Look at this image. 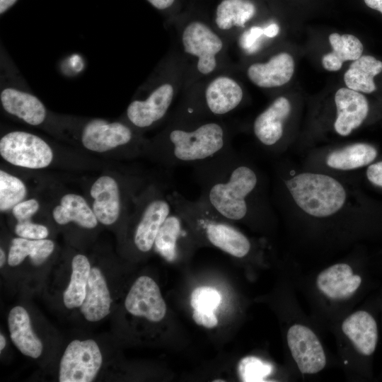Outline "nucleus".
<instances>
[{"instance_id": "nucleus-16", "label": "nucleus", "mask_w": 382, "mask_h": 382, "mask_svg": "<svg viewBox=\"0 0 382 382\" xmlns=\"http://www.w3.org/2000/svg\"><path fill=\"white\" fill-rule=\"evenodd\" d=\"M337 118L334 127L341 136L350 134L367 117L369 103L366 97L358 91L341 88L335 96Z\"/></svg>"}, {"instance_id": "nucleus-22", "label": "nucleus", "mask_w": 382, "mask_h": 382, "mask_svg": "<svg viewBox=\"0 0 382 382\" xmlns=\"http://www.w3.org/2000/svg\"><path fill=\"white\" fill-rule=\"evenodd\" d=\"M243 99L241 86L232 79L219 76L214 79L205 91L207 110L216 115H225L238 106Z\"/></svg>"}, {"instance_id": "nucleus-15", "label": "nucleus", "mask_w": 382, "mask_h": 382, "mask_svg": "<svg viewBox=\"0 0 382 382\" xmlns=\"http://www.w3.org/2000/svg\"><path fill=\"white\" fill-rule=\"evenodd\" d=\"M90 195L93 199L92 209L98 221L104 225L115 223L122 209L118 182L109 175L100 176L92 185Z\"/></svg>"}, {"instance_id": "nucleus-11", "label": "nucleus", "mask_w": 382, "mask_h": 382, "mask_svg": "<svg viewBox=\"0 0 382 382\" xmlns=\"http://www.w3.org/2000/svg\"><path fill=\"white\" fill-rule=\"evenodd\" d=\"M83 146L92 151L105 152L136 142L132 128L124 122L94 118L86 122L80 130Z\"/></svg>"}, {"instance_id": "nucleus-21", "label": "nucleus", "mask_w": 382, "mask_h": 382, "mask_svg": "<svg viewBox=\"0 0 382 382\" xmlns=\"http://www.w3.org/2000/svg\"><path fill=\"white\" fill-rule=\"evenodd\" d=\"M10 337L18 350L25 356L39 357L42 352V343L33 332L30 316L21 306L13 307L8 316Z\"/></svg>"}, {"instance_id": "nucleus-30", "label": "nucleus", "mask_w": 382, "mask_h": 382, "mask_svg": "<svg viewBox=\"0 0 382 382\" xmlns=\"http://www.w3.org/2000/svg\"><path fill=\"white\" fill-rule=\"evenodd\" d=\"M27 195L24 183L18 178L4 170H0V210L12 209L23 201Z\"/></svg>"}, {"instance_id": "nucleus-29", "label": "nucleus", "mask_w": 382, "mask_h": 382, "mask_svg": "<svg viewBox=\"0 0 382 382\" xmlns=\"http://www.w3.org/2000/svg\"><path fill=\"white\" fill-rule=\"evenodd\" d=\"M255 13V7L248 0H224L217 7L216 23L221 30L244 27Z\"/></svg>"}, {"instance_id": "nucleus-42", "label": "nucleus", "mask_w": 382, "mask_h": 382, "mask_svg": "<svg viewBox=\"0 0 382 382\" xmlns=\"http://www.w3.org/2000/svg\"><path fill=\"white\" fill-rule=\"evenodd\" d=\"M6 261V255L2 248L0 249V267H2Z\"/></svg>"}, {"instance_id": "nucleus-37", "label": "nucleus", "mask_w": 382, "mask_h": 382, "mask_svg": "<svg viewBox=\"0 0 382 382\" xmlns=\"http://www.w3.org/2000/svg\"><path fill=\"white\" fill-rule=\"evenodd\" d=\"M366 176L371 183L382 187V161L369 166L366 170Z\"/></svg>"}, {"instance_id": "nucleus-6", "label": "nucleus", "mask_w": 382, "mask_h": 382, "mask_svg": "<svg viewBox=\"0 0 382 382\" xmlns=\"http://www.w3.org/2000/svg\"><path fill=\"white\" fill-rule=\"evenodd\" d=\"M338 352L347 370L354 357H370L377 346L378 326L374 316L364 310L350 312L332 329Z\"/></svg>"}, {"instance_id": "nucleus-14", "label": "nucleus", "mask_w": 382, "mask_h": 382, "mask_svg": "<svg viewBox=\"0 0 382 382\" xmlns=\"http://www.w3.org/2000/svg\"><path fill=\"white\" fill-rule=\"evenodd\" d=\"M173 98V88L163 83L153 90L144 100H134L128 105L126 115L135 127L145 129L163 118Z\"/></svg>"}, {"instance_id": "nucleus-12", "label": "nucleus", "mask_w": 382, "mask_h": 382, "mask_svg": "<svg viewBox=\"0 0 382 382\" xmlns=\"http://www.w3.org/2000/svg\"><path fill=\"white\" fill-rule=\"evenodd\" d=\"M125 306L132 316L151 322L163 320L167 310L158 284L148 276L135 280L125 298Z\"/></svg>"}, {"instance_id": "nucleus-17", "label": "nucleus", "mask_w": 382, "mask_h": 382, "mask_svg": "<svg viewBox=\"0 0 382 382\" xmlns=\"http://www.w3.org/2000/svg\"><path fill=\"white\" fill-rule=\"evenodd\" d=\"M291 104L285 97L276 98L255 120L253 132L258 141L265 146L275 145L282 137L284 125L291 112Z\"/></svg>"}, {"instance_id": "nucleus-43", "label": "nucleus", "mask_w": 382, "mask_h": 382, "mask_svg": "<svg viewBox=\"0 0 382 382\" xmlns=\"http://www.w3.org/2000/svg\"><path fill=\"white\" fill-rule=\"evenodd\" d=\"M6 344V339L4 336L2 334H1L0 335V352H1L4 349Z\"/></svg>"}, {"instance_id": "nucleus-7", "label": "nucleus", "mask_w": 382, "mask_h": 382, "mask_svg": "<svg viewBox=\"0 0 382 382\" xmlns=\"http://www.w3.org/2000/svg\"><path fill=\"white\" fill-rule=\"evenodd\" d=\"M163 191L156 185H151L137 201L133 243L141 253H148L154 248L160 228L173 211L168 194Z\"/></svg>"}, {"instance_id": "nucleus-2", "label": "nucleus", "mask_w": 382, "mask_h": 382, "mask_svg": "<svg viewBox=\"0 0 382 382\" xmlns=\"http://www.w3.org/2000/svg\"><path fill=\"white\" fill-rule=\"evenodd\" d=\"M362 282V277L351 263L339 262L295 284L305 292L314 320L332 329L351 312L352 302Z\"/></svg>"}, {"instance_id": "nucleus-40", "label": "nucleus", "mask_w": 382, "mask_h": 382, "mask_svg": "<svg viewBox=\"0 0 382 382\" xmlns=\"http://www.w3.org/2000/svg\"><path fill=\"white\" fill-rule=\"evenodd\" d=\"M18 0H0V14H4L11 8Z\"/></svg>"}, {"instance_id": "nucleus-1", "label": "nucleus", "mask_w": 382, "mask_h": 382, "mask_svg": "<svg viewBox=\"0 0 382 382\" xmlns=\"http://www.w3.org/2000/svg\"><path fill=\"white\" fill-rule=\"evenodd\" d=\"M192 167L200 201L228 221H243L249 217L259 178L231 148Z\"/></svg>"}, {"instance_id": "nucleus-31", "label": "nucleus", "mask_w": 382, "mask_h": 382, "mask_svg": "<svg viewBox=\"0 0 382 382\" xmlns=\"http://www.w3.org/2000/svg\"><path fill=\"white\" fill-rule=\"evenodd\" d=\"M272 367L255 357L242 359L238 366V371L243 381H262L270 374Z\"/></svg>"}, {"instance_id": "nucleus-32", "label": "nucleus", "mask_w": 382, "mask_h": 382, "mask_svg": "<svg viewBox=\"0 0 382 382\" xmlns=\"http://www.w3.org/2000/svg\"><path fill=\"white\" fill-rule=\"evenodd\" d=\"M221 301L218 290L211 286H199L191 293L190 304L193 309L215 311Z\"/></svg>"}, {"instance_id": "nucleus-39", "label": "nucleus", "mask_w": 382, "mask_h": 382, "mask_svg": "<svg viewBox=\"0 0 382 382\" xmlns=\"http://www.w3.org/2000/svg\"><path fill=\"white\" fill-rule=\"evenodd\" d=\"M279 31V28L277 24L272 23L264 28V35L268 37H275Z\"/></svg>"}, {"instance_id": "nucleus-28", "label": "nucleus", "mask_w": 382, "mask_h": 382, "mask_svg": "<svg viewBox=\"0 0 382 382\" xmlns=\"http://www.w3.org/2000/svg\"><path fill=\"white\" fill-rule=\"evenodd\" d=\"M91 265L88 258L76 255L71 261L70 282L63 294L64 306L69 308L80 307L85 299Z\"/></svg>"}, {"instance_id": "nucleus-41", "label": "nucleus", "mask_w": 382, "mask_h": 382, "mask_svg": "<svg viewBox=\"0 0 382 382\" xmlns=\"http://www.w3.org/2000/svg\"><path fill=\"white\" fill-rule=\"evenodd\" d=\"M366 6L382 13V0H364Z\"/></svg>"}, {"instance_id": "nucleus-20", "label": "nucleus", "mask_w": 382, "mask_h": 382, "mask_svg": "<svg viewBox=\"0 0 382 382\" xmlns=\"http://www.w3.org/2000/svg\"><path fill=\"white\" fill-rule=\"evenodd\" d=\"M110 306L111 297L105 279L99 268L91 267L81 313L87 320L96 322L110 313Z\"/></svg>"}, {"instance_id": "nucleus-10", "label": "nucleus", "mask_w": 382, "mask_h": 382, "mask_svg": "<svg viewBox=\"0 0 382 382\" xmlns=\"http://www.w3.org/2000/svg\"><path fill=\"white\" fill-rule=\"evenodd\" d=\"M103 362L98 345L93 340L71 341L60 361V382H91L96 377Z\"/></svg>"}, {"instance_id": "nucleus-26", "label": "nucleus", "mask_w": 382, "mask_h": 382, "mask_svg": "<svg viewBox=\"0 0 382 382\" xmlns=\"http://www.w3.org/2000/svg\"><path fill=\"white\" fill-rule=\"evenodd\" d=\"M377 156V150L365 143H357L330 153L326 163L330 168L347 170L365 166Z\"/></svg>"}, {"instance_id": "nucleus-35", "label": "nucleus", "mask_w": 382, "mask_h": 382, "mask_svg": "<svg viewBox=\"0 0 382 382\" xmlns=\"http://www.w3.org/2000/svg\"><path fill=\"white\" fill-rule=\"evenodd\" d=\"M264 35V28L259 26H253L248 30L245 31L240 38L241 47L248 53H253L258 49V39Z\"/></svg>"}, {"instance_id": "nucleus-34", "label": "nucleus", "mask_w": 382, "mask_h": 382, "mask_svg": "<svg viewBox=\"0 0 382 382\" xmlns=\"http://www.w3.org/2000/svg\"><path fill=\"white\" fill-rule=\"evenodd\" d=\"M40 208L39 202L34 198L23 200L11 209L13 216L18 221L30 220Z\"/></svg>"}, {"instance_id": "nucleus-25", "label": "nucleus", "mask_w": 382, "mask_h": 382, "mask_svg": "<svg viewBox=\"0 0 382 382\" xmlns=\"http://www.w3.org/2000/svg\"><path fill=\"white\" fill-rule=\"evenodd\" d=\"M329 41L332 51L322 58L323 66L328 71L340 70L344 62L354 61L363 52L362 43L352 35L334 33L329 35Z\"/></svg>"}, {"instance_id": "nucleus-4", "label": "nucleus", "mask_w": 382, "mask_h": 382, "mask_svg": "<svg viewBox=\"0 0 382 382\" xmlns=\"http://www.w3.org/2000/svg\"><path fill=\"white\" fill-rule=\"evenodd\" d=\"M296 204L306 214L325 218L344 205L346 192L335 178L324 174L303 173L285 181Z\"/></svg>"}, {"instance_id": "nucleus-36", "label": "nucleus", "mask_w": 382, "mask_h": 382, "mask_svg": "<svg viewBox=\"0 0 382 382\" xmlns=\"http://www.w3.org/2000/svg\"><path fill=\"white\" fill-rule=\"evenodd\" d=\"M192 318L196 324L207 328H213L218 325L214 311L194 309Z\"/></svg>"}, {"instance_id": "nucleus-27", "label": "nucleus", "mask_w": 382, "mask_h": 382, "mask_svg": "<svg viewBox=\"0 0 382 382\" xmlns=\"http://www.w3.org/2000/svg\"><path fill=\"white\" fill-rule=\"evenodd\" d=\"M54 243L49 239L30 240L24 238H15L8 255V264L10 266H17L26 257H30L33 265H42L52 254Z\"/></svg>"}, {"instance_id": "nucleus-38", "label": "nucleus", "mask_w": 382, "mask_h": 382, "mask_svg": "<svg viewBox=\"0 0 382 382\" xmlns=\"http://www.w3.org/2000/svg\"><path fill=\"white\" fill-rule=\"evenodd\" d=\"M175 0H148L155 8L165 9L170 7Z\"/></svg>"}, {"instance_id": "nucleus-24", "label": "nucleus", "mask_w": 382, "mask_h": 382, "mask_svg": "<svg viewBox=\"0 0 382 382\" xmlns=\"http://www.w3.org/2000/svg\"><path fill=\"white\" fill-rule=\"evenodd\" d=\"M382 71V62L370 55H361L353 61L344 75L348 88L371 93L376 90L374 78Z\"/></svg>"}, {"instance_id": "nucleus-9", "label": "nucleus", "mask_w": 382, "mask_h": 382, "mask_svg": "<svg viewBox=\"0 0 382 382\" xmlns=\"http://www.w3.org/2000/svg\"><path fill=\"white\" fill-rule=\"evenodd\" d=\"M286 342L292 360L301 374H316L326 367L325 350L311 324L293 322L286 331Z\"/></svg>"}, {"instance_id": "nucleus-8", "label": "nucleus", "mask_w": 382, "mask_h": 382, "mask_svg": "<svg viewBox=\"0 0 382 382\" xmlns=\"http://www.w3.org/2000/svg\"><path fill=\"white\" fill-rule=\"evenodd\" d=\"M1 156L8 163L26 168L47 167L53 160L50 146L39 136L22 130H13L0 139Z\"/></svg>"}, {"instance_id": "nucleus-13", "label": "nucleus", "mask_w": 382, "mask_h": 382, "mask_svg": "<svg viewBox=\"0 0 382 382\" xmlns=\"http://www.w3.org/2000/svg\"><path fill=\"white\" fill-rule=\"evenodd\" d=\"M182 41L184 50L198 57L199 72L208 74L214 70L215 56L221 50L223 42L208 26L201 22H192L184 30Z\"/></svg>"}, {"instance_id": "nucleus-3", "label": "nucleus", "mask_w": 382, "mask_h": 382, "mask_svg": "<svg viewBox=\"0 0 382 382\" xmlns=\"http://www.w3.org/2000/svg\"><path fill=\"white\" fill-rule=\"evenodd\" d=\"M230 148L224 127L209 122L192 128L173 127L150 146L148 151L165 166L175 167L193 166Z\"/></svg>"}, {"instance_id": "nucleus-18", "label": "nucleus", "mask_w": 382, "mask_h": 382, "mask_svg": "<svg viewBox=\"0 0 382 382\" xmlns=\"http://www.w3.org/2000/svg\"><path fill=\"white\" fill-rule=\"evenodd\" d=\"M294 72V59L286 52L273 56L266 63L253 64L247 71L249 79L262 88L281 86L290 81Z\"/></svg>"}, {"instance_id": "nucleus-5", "label": "nucleus", "mask_w": 382, "mask_h": 382, "mask_svg": "<svg viewBox=\"0 0 382 382\" xmlns=\"http://www.w3.org/2000/svg\"><path fill=\"white\" fill-rule=\"evenodd\" d=\"M1 64L0 102L4 110L29 125L43 124L47 117L44 103L23 81L5 54Z\"/></svg>"}, {"instance_id": "nucleus-23", "label": "nucleus", "mask_w": 382, "mask_h": 382, "mask_svg": "<svg viewBox=\"0 0 382 382\" xmlns=\"http://www.w3.org/2000/svg\"><path fill=\"white\" fill-rule=\"evenodd\" d=\"M54 220L60 225L74 222L84 228H93L98 219L85 199L77 194H66L52 210Z\"/></svg>"}, {"instance_id": "nucleus-33", "label": "nucleus", "mask_w": 382, "mask_h": 382, "mask_svg": "<svg viewBox=\"0 0 382 382\" xmlns=\"http://www.w3.org/2000/svg\"><path fill=\"white\" fill-rule=\"evenodd\" d=\"M14 231L18 236L30 240L45 239L49 235L45 226L33 223L30 219L18 221Z\"/></svg>"}, {"instance_id": "nucleus-19", "label": "nucleus", "mask_w": 382, "mask_h": 382, "mask_svg": "<svg viewBox=\"0 0 382 382\" xmlns=\"http://www.w3.org/2000/svg\"><path fill=\"white\" fill-rule=\"evenodd\" d=\"M190 227L182 216L173 210L157 233L154 245L156 251L168 262L177 260L180 255L183 241L192 238H190L192 232V230L188 231Z\"/></svg>"}]
</instances>
